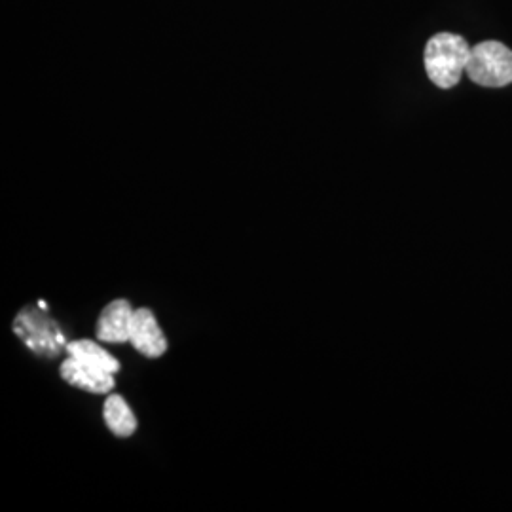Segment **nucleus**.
I'll return each instance as SVG.
<instances>
[{
	"label": "nucleus",
	"instance_id": "6",
	"mask_svg": "<svg viewBox=\"0 0 512 512\" xmlns=\"http://www.w3.org/2000/svg\"><path fill=\"white\" fill-rule=\"evenodd\" d=\"M135 310L131 308L128 300H114L105 310L101 311L97 319L95 334L99 342L107 344H124L129 342L131 321Z\"/></svg>",
	"mask_w": 512,
	"mask_h": 512
},
{
	"label": "nucleus",
	"instance_id": "8",
	"mask_svg": "<svg viewBox=\"0 0 512 512\" xmlns=\"http://www.w3.org/2000/svg\"><path fill=\"white\" fill-rule=\"evenodd\" d=\"M67 357H73L80 363L97 366L101 370H107L110 374H116L120 370V363L116 357H112L107 349L101 348L92 340H74L67 344L65 349Z\"/></svg>",
	"mask_w": 512,
	"mask_h": 512
},
{
	"label": "nucleus",
	"instance_id": "5",
	"mask_svg": "<svg viewBox=\"0 0 512 512\" xmlns=\"http://www.w3.org/2000/svg\"><path fill=\"white\" fill-rule=\"evenodd\" d=\"M65 384L73 385L76 389L88 391L93 395H105L114 389V374L101 370L97 366L80 363L73 357H67L59 368Z\"/></svg>",
	"mask_w": 512,
	"mask_h": 512
},
{
	"label": "nucleus",
	"instance_id": "4",
	"mask_svg": "<svg viewBox=\"0 0 512 512\" xmlns=\"http://www.w3.org/2000/svg\"><path fill=\"white\" fill-rule=\"evenodd\" d=\"M129 344L148 359H158L167 351L164 330L148 308H137L133 313Z\"/></svg>",
	"mask_w": 512,
	"mask_h": 512
},
{
	"label": "nucleus",
	"instance_id": "1",
	"mask_svg": "<svg viewBox=\"0 0 512 512\" xmlns=\"http://www.w3.org/2000/svg\"><path fill=\"white\" fill-rule=\"evenodd\" d=\"M471 46L465 38L454 33H439L425 46V71L429 80L440 90H450L458 86L461 76L467 69Z\"/></svg>",
	"mask_w": 512,
	"mask_h": 512
},
{
	"label": "nucleus",
	"instance_id": "3",
	"mask_svg": "<svg viewBox=\"0 0 512 512\" xmlns=\"http://www.w3.org/2000/svg\"><path fill=\"white\" fill-rule=\"evenodd\" d=\"M467 76L482 88H505L512 84V50L488 40L471 48Z\"/></svg>",
	"mask_w": 512,
	"mask_h": 512
},
{
	"label": "nucleus",
	"instance_id": "2",
	"mask_svg": "<svg viewBox=\"0 0 512 512\" xmlns=\"http://www.w3.org/2000/svg\"><path fill=\"white\" fill-rule=\"evenodd\" d=\"M12 330L33 353L48 359H55L69 344L63 330L59 329V325L44 308H23L16 315Z\"/></svg>",
	"mask_w": 512,
	"mask_h": 512
},
{
	"label": "nucleus",
	"instance_id": "7",
	"mask_svg": "<svg viewBox=\"0 0 512 512\" xmlns=\"http://www.w3.org/2000/svg\"><path fill=\"white\" fill-rule=\"evenodd\" d=\"M103 418L110 433L118 439H129L137 431V418L120 395H110L103 406Z\"/></svg>",
	"mask_w": 512,
	"mask_h": 512
}]
</instances>
